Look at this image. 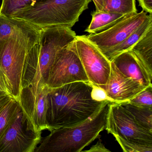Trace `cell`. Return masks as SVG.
<instances>
[{"instance_id": "obj_1", "label": "cell", "mask_w": 152, "mask_h": 152, "mask_svg": "<svg viewBox=\"0 0 152 152\" xmlns=\"http://www.w3.org/2000/svg\"><path fill=\"white\" fill-rule=\"evenodd\" d=\"M89 82L78 81L50 88L47 97L48 130L78 125L98 112L106 101L94 100Z\"/></svg>"}, {"instance_id": "obj_2", "label": "cell", "mask_w": 152, "mask_h": 152, "mask_svg": "<svg viewBox=\"0 0 152 152\" xmlns=\"http://www.w3.org/2000/svg\"><path fill=\"white\" fill-rule=\"evenodd\" d=\"M76 36L75 31L67 26L42 28L39 42L29 50L26 58L22 88L39 83L47 84L58 51L73 42Z\"/></svg>"}, {"instance_id": "obj_3", "label": "cell", "mask_w": 152, "mask_h": 152, "mask_svg": "<svg viewBox=\"0 0 152 152\" xmlns=\"http://www.w3.org/2000/svg\"><path fill=\"white\" fill-rule=\"evenodd\" d=\"M110 101L97 113L78 125L55 129L42 139L34 152H80L98 137L105 129Z\"/></svg>"}, {"instance_id": "obj_4", "label": "cell", "mask_w": 152, "mask_h": 152, "mask_svg": "<svg viewBox=\"0 0 152 152\" xmlns=\"http://www.w3.org/2000/svg\"><path fill=\"white\" fill-rule=\"evenodd\" d=\"M42 28L19 33L0 41V66L10 89L12 97L18 102L22 89V77L26 56L39 42Z\"/></svg>"}, {"instance_id": "obj_5", "label": "cell", "mask_w": 152, "mask_h": 152, "mask_svg": "<svg viewBox=\"0 0 152 152\" xmlns=\"http://www.w3.org/2000/svg\"><path fill=\"white\" fill-rule=\"evenodd\" d=\"M91 0H46L22 10L12 18L42 28L65 26L72 28L88 8Z\"/></svg>"}, {"instance_id": "obj_6", "label": "cell", "mask_w": 152, "mask_h": 152, "mask_svg": "<svg viewBox=\"0 0 152 152\" xmlns=\"http://www.w3.org/2000/svg\"><path fill=\"white\" fill-rule=\"evenodd\" d=\"M42 139V132L35 131L19 105L14 120L0 140V152H34Z\"/></svg>"}, {"instance_id": "obj_7", "label": "cell", "mask_w": 152, "mask_h": 152, "mask_svg": "<svg viewBox=\"0 0 152 152\" xmlns=\"http://www.w3.org/2000/svg\"><path fill=\"white\" fill-rule=\"evenodd\" d=\"M78 81L89 82V80L74 41L58 51L50 69L47 85L54 88Z\"/></svg>"}, {"instance_id": "obj_8", "label": "cell", "mask_w": 152, "mask_h": 152, "mask_svg": "<svg viewBox=\"0 0 152 152\" xmlns=\"http://www.w3.org/2000/svg\"><path fill=\"white\" fill-rule=\"evenodd\" d=\"M74 42L89 82L96 85L105 84L111 72V61L87 35H76Z\"/></svg>"}, {"instance_id": "obj_9", "label": "cell", "mask_w": 152, "mask_h": 152, "mask_svg": "<svg viewBox=\"0 0 152 152\" xmlns=\"http://www.w3.org/2000/svg\"><path fill=\"white\" fill-rule=\"evenodd\" d=\"M105 129L128 141L152 145V132L139 125L119 103L109 104Z\"/></svg>"}, {"instance_id": "obj_10", "label": "cell", "mask_w": 152, "mask_h": 152, "mask_svg": "<svg viewBox=\"0 0 152 152\" xmlns=\"http://www.w3.org/2000/svg\"><path fill=\"white\" fill-rule=\"evenodd\" d=\"M50 88L39 83L22 88L18 102L36 132L48 129L46 122L47 97Z\"/></svg>"}, {"instance_id": "obj_11", "label": "cell", "mask_w": 152, "mask_h": 152, "mask_svg": "<svg viewBox=\"0 0 152 152\" xmlns=\"http://www.w3.org/2000/svg\"><path fill=\"white\" fill-rule=\"evenodd\" d=\"M152 15L143 10L129 14L111 28L99 33L90 34L87 38L101 51H104L123 41Z\"/></svg>"}, {"instance_id": "obj_12", "label": "cell", "mask_w": 152, "mask_h": 152, "mask_svg": "<svg viewBox=\"0 0 152 152\" xmlns=\"http://www.w3.org/2000/svg\"><path fill=\"white\" fill-rule=\"evenodd\" d=\"M96 85L105 91L112 102L116 103L129 101L146 88L123 75L112 62L111 72L107 82L104 85Z\"/></svg>"}, {"instance_id": "obj_13", "label": "cell", "mask_w": 152, "mask_h": 152, "mask_svg": "<svg viewBox=\"0 0 152 152\" xmlns=\"http://www.w3.org/2000/svg\"><path fill=\"white\" fill-rule=\"evenodd\" d=\"M111 62L126 77L135 80L145 87L152 84V79L131 50L121 53Z\"/></svg>"}, {"instance_id": "obj_14", "label": "cell", "mask_w": 152, "mask_h": 152, "mask_svg": "<svg viewBox=\"0 0 152 152\" xmlns=\"http://www.w3.org/2000/svg\"><path fill=\"white\" fill-rule=\"evenodd\" d=\"M151 28H152V15L123 41L111 48L102 51V53L108 60L112 61L114 58L121 53L131 50L132 47Z\"/></svg>"}, {"instance_id": "obj_15", "label": "cell", "mask_w": 152, "mask_h": 152, "mask_svg": "<svg viewBox=\"0 0 152 152\" xmlns=\"http://www.w3.org/2000/svg\"><path fill=\"white\" fill-rule=\"evenodd\" d=\"M128 15L95 10L92 13L91 22L85 31L92 34L104 31L111 28Z\"/></svg>"}, {"instance_id": "obj_16", "label": "cell", "mask_w": 152, "mask_h": 152, "mask_svg": "<svg viewBox=\"0 0 152 152\" xmlns=\"http://www.w3.org/2000/svg\"><path fill=\"white\" fill-rule=\"evenodd\" d=\"M131 50L152 79V28L148 31Z\"/></svg>"}, {"instance_id": "obj_17", "label": "cell", "mask_w": 152, "mask_h": 152, "mask_svg": "<svg viewBox=\"0 0 152 152\" xmlns=\"http://www.w3.org/2000/svg\"><path fill=\"white\" fill-rule=\"evenodd\" d=\"M23 20L0 15V41L19 33L39 29Z\"/></svg>"}, {"instance_id": "obj_18", "label": "cell", "mask_w": 152, "mask_h": 152, "mask_svg": "<svg viewBox=\"0 0 152 152\" xmlns=\"http://www.w3.org/2000/svg\"><path fill=\"white\" fill-rule=\"evenodd\" d=\"M119 103L131 115L139 125L152 132V108L138 106L129 101Z\"/></svg>"}, {"instance_id": "obj_19", "label": "cell", "mask_w": 152, "mask_h": 152, "mask_svg": "<svg viewBox=\"0 0 152 152\" xmlns=\"http://www.w3.org/2000/svg\"><path fill=\"white\" fill-rule=\"evenodd\" d=\"M46 0H2L0 15L12 18L19 11L34 7Z\"/></svg>"}, {"instance_id": "obj_20", "label": "cell", "mask_w": 152, "mask_h": 152, "mask_svg": "<svg viewBox=\"0 0 152 152\" xmlns=\"http://www.w3.org/2000/svg\"><path fill=\"white\" fill-rule=\"evenodd\" d=\"M102 10L123 15L137 13L136 0H104Z\"/></svg>"}, {"instance_id": "obj_21", "label": "cell", "mask_w": 152, "mask_h": 152, "mask_svg": "<svg viewBox=\"0 0 152 152\" xmlns=\"http://www.w3.org/2000/svg\"><path fill=\"white\" fill-rule=\"evenodd\" d=\"M19 103L12 98L0 111V140L16 115Z\"/></svg>"}, {"instance_id": "obj_22", "label": "cell", "mask_w": 152, "mask_h": 152, "mask_svg": "<svg viewBox=\"0 0 152 152\" xmlns=\"http://www.w3.org/2000/svg\"><path fill=\"white\" fill-rule=\"evenodd\" d=\"M116 141L124 152H152V144L128 141L114 135Z\"/></svg>"}, {"instance_id": "obj_23", "label": "cell", "mask_w": 152, "mask_h": 152, "mask_svg": "<svg viewBox=\"0 0 152 152\" xmlns=\"http://www.w3.org/2000/svg\"><path fill=\"white\" fill-rule=\"evenodd\" d=\"M128 101L138 106L152 108V84L146 87Z\"/></svg>"}, {"instance_id": "obj_24", "label": "cell", "mask_w": 152, "mask_h": 152, "mask_svg": "<svg viewBox=\"0 0 152 152\" xmlns=\"http://www.w3.org/2000/svg\"><path fill=\"white\" fill-rule=\"evenodd\" d=\"M92 84V83H91ZM91 97L94 100L99 101H110L113 102L107 96L105 91L96 84H92Z\"/></svg>"}, {"instance_id": "obj_25", "label": "cell", "mask_w": 152, "mask_h": 152, "mask_svg": "<svg viewBox=\"0 0 152 152\" xmlns=\"http://www.w3.org/2000/svg\"><path fill=\"white\" fill-rule=\"evenodd\" d=\"M0 94H6L12 97L8 83L1 66H0Z\"/></svg>"}, {"instance_id": "obj_26", "label": "cell", "mask_w": 152, "mask_h": 152, "mask_svg": "<svg viewBox=\"0 0 152 152\" xmlns=\"http://www.w3.org/2000/svg\"><path fill=\"white\" fill-rule=\"evenodd\" d=\"M139 6L142 8L143 11L147 13H152V0H138Z\"/></svg>"}, {"instance_id": "obj_27", "label": "cell", "mask_w": 152, "mask_h": 152, "mask_svg": "<svg viewBox=\"0 0 152 152\" xmlns=\"http://www.w3.org/2000/svg\"><path fill=\"white\" fill-rule=\"evenodd\" d=\"M85 152H110V150L106 148L104 145L102 144L101 140L99 141L94 145L92 146L90 149L88 150H86Z\"/></svg>"}, {"instance_id": "obj_28", "label": "cell", "mask_w": 152, "mask_h": 152, "mask_svg": "<svg viewBox=\"0 0 152 152\" xmlns=\"http://www.w3.org/2000/svg\"><path fill=\"white\" fill-rule=\"evenodd\" d=\"M11 99H12V98L8 95L0 94V111H1V109Z\"/></svg>"}, {"instance_id": "obj_29", "label": "cell", "mask_w": 152, "mask_h": 152, "mask_svg": "<svg viewBox=\"0 0 152 152\" xmlns=\"http://www.w3.org/2000/svg\"><path fill=\"white\" fill-rule=\"evenodd\" d=\"M96 7V11H101L103 10L104 0H91Z\"/></svg>"}]
</instances>
